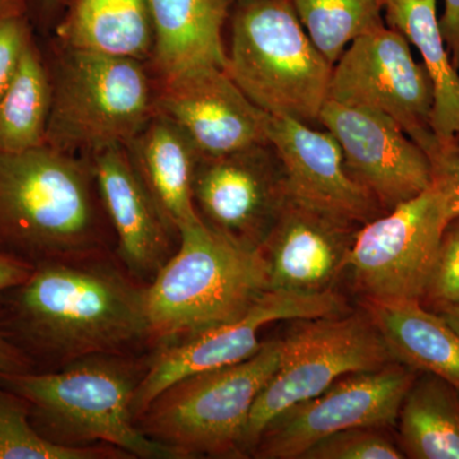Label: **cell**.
<instances>
[{"mask_svg": "<svg viewBox=\"0 0 459 459\" xmlns=\"http://www.w3.org/2000/svg\"><path fill=\"white\" fill-rule=\"evenodd\" d=\"M421 301L435 312L459 301V217L444 229L433 274Z\"/></svg>", "mask_w": 459, "mask_h": 459, "instance_id": "obj_29", "label": "cell"}, {"mask_svg": "<svg viewBox=\"0 0 459 459\" xmlns=\"http://www.w3.org/2000/svg\"><path fill=\"white\" fill-rule=\"evenodd\" d=\"M108 446H65L33 428L26 401L0 383V459H131Z\"/></svg>", "mask_w": 459, "mask_h": 459, "instance_id": "obj_27", "label": "cell"}, {"mask_svg": "<svg viewBox=\"0 0 459 459\" xmlns=\"http://www.w3.org/2000/svg\"><path fill=\"white\" fill-rule=\"evenodd\" d=\"M301 25L323 56L336 65L356 39L383 25L380 0H291Z\"/></svg>", "mask_w": 459, "mask_h": 459, "instance_id": "obj_26", "label": "cell"}, {"mask_svg": "<svg viewBox=\"0 0 459 459\" xmlns=\"http://www.w3.org/2000/svg\"><path fill=\"white\" fill-rule=\"evenodd\" d=\"M415 379V371L394 361L341 377L322 394L272 420L250 455L301 459L314 444L347 429L394 427Z\"/></svg>", "mask_w": 459, "mask_h": 459, "instance_id": "obj_11", "label": "cell"}, {"mask_svg": "<svg viewBox=\"0 0 459 459\" xmlns=\"http://www.w3.org/2000/svg\"><path fill=\"white\" fill-rule=\"evenodd\" d=\"M225 71L273 117L319 123L333 65L314 47L291 0H235Z\"/></svg>", "mask_w": 459, "mask_h": 459, "instance_id": "obj_5", "label": "cell"}, {"mask_svg": "<svg viewBox=\"0 0 459 459\" xmlns=\"http://www.w3.org/2000/svg\"><path fill=\"white\" fill-rule=\"evenodd\" d=\"M192 193L205 226L253 249H262L289 201L282 165L271 142L198 156Z\"/></svg>", "mask_w": 459, "mask_h": 459, "instance_id": "obj_12", "label": "cell"}, {"mask_svg": "<svg viewBox=\"0 0 459 459\" xmlns=\"http://www.w3.org/2000/svg\"><path fill=\"white\" fill-rule=\"evenodd\" d=\"M33 268L35 267L11 256L0 255V294L25 282Z\"/></svg>", "mask_w": 459, "mask_h": 459, "instance_id": "obj_34", "label": "cell"}, {"mask_svg": "<svg viewBox=\"0 0 459 459\" xmlns=\"http://www.w3.org/2000/svg\"><path fill=\"white\" fill-rule=\"evenodd\" d=\"M32 39L33 27L26 14L0 17V98L13 81Z\"/></svg>", "mask_w": 459, "mask_h": 459, "instance_id": "obj_31", "label": "cell"}, {"mask_svg": "<svg viewBox=\"0 0 459 459\" xmlns=\"http://www.w3.org/2000/svg\"><path fill=\"white\" fill-rule=\"evenodd\" d=\"M449 221L443 195L430 184L359 228L344 272L364 299L421 301Z\"/></svg>", "mask_w": 459, "mask_h": 459, "instance_id": "obj_9", "label": "cell"}, {"mask_svg": "<svg viewBox=\"0 0 459 459\" xmlns=\"http://www.w3.org/2000/svg\"><path fill=\"white\" fill-rule=\"evenodd\" d=\"M45 143L90 157L126 146L156 113V90L143 62L68 50L54 44ZM44 56V54H42Z\"/></svg>", "mask_w": 459, "mask_h": 459, "instance_id": "obj_6", "label": "cell"}, {"mask_svg": "<svg viewBox=\"0 0 459 459\" xmlns=\"http://www.w3.org/2000/svg\"><path fill=\"white\" fill-rule=\"evenodd\" d=\"M439 314L459 333V301L458 303L443 307V309L439 310Z\"/></svg>", "mask_w": 459, "mask_h": 459, "instance_id": "obj_37", "label": "cell"}, {"mask_svg": "<svg viewBox=\"0 0 459 459\" xmlns=\"http://www.w3.org/2000/svg\"><path fill=\"white\" fill-rule=\"evenodd\" d=\"M404 457L459 459V392L425 374L413 382L397 420Z\"/></svg>", "mask_w": 459, "mask_h": 459, "instance_id": "obj_24", "label": "cell"}, {"mask_svg": "<svg viewBox=\"0 0 459 459\" xmlns=\"http://www.w3.org/2000/svg\"><path fill=\"white\" fill-rule=\"evenodd\" d=\"M430 161L431 184L442 193L449 220L459 217V141L435 140L425 150Z\"/></svg>", "mask_w": 459, "mask_h": 459, "instance_id": "obj_30", "label": "cell"}, {"mask_svg": "<svg viewBox=\"0 0 459 459\" xmlns=\"http://www.w3.org/2000/svg\"><path fill=\"white\" fill-rule=\"evenodd\" d=\"M133 166L172 228L201 221L193 204V174L198 153L186 135L155 113L126 146Z\"/></svg>", "mask_w": 459, "mask_h": 459, "instance_id": "obj_22", "label": "cell"}, {"mask_svg": "<svg viewBox=\"0 0 459 459\" xmlns=\"http://www.w3.org/2000/svg\"><path fill=\"white\" fill-rule=\"evenodd\" d=\"M268 140L280 157L289 201L356 226L385 213L369 190L352 179L342 148L328 131L271 117Z\"/></svg>", "mask_w": 459, "mask_h": 459, "instance_id": "obj_16", "label": "cell"}, {"mask_svg": "<svg viewBox=\"0 0 459 459\" xmlns=\"http://www.w3.org/2000/svg\"><path fill=\"white\" fill-rule=\"evenodd\" d=\"M457 138H458V141H459V137H457Z\"/></svg>", "mask_w": 459, "mask_h": 459, "instance_id": "obj_39", "label": "cell"}, {"mask_svg": "<svg viewBox=\"0 0 459 459\" xmlns=\"http://www.w3.org/2000/svg\"><path fill=\"white\" fill-rule=\"evenodd\" d=\"M369 316L392 360L446 380L459 392V333L420 300H369Z\"/></svg>", "mask_w": 459, "mask_h": 459, "instance_id": "obj_20", "label": "cell"}, {"mask_svg": "<svg viewBox=\"0 0 459 459\" xmlns=\"http://www.w3.org/2000/svg\"><path fill=\"white\" fill-rule=\"evenodd\" d=\"M270 290L262 249L241 246L198 221L179 229L174 255L148 285L153 347L244 318Z\"/></svg>", "mask_w": 459, "mask_h": 459, "instance_id": "obj_4", "label": "cell"}, {"mask_svg": "<svg viewBox=\"0 0 459 459\" xmlns=\"http://www.w3.org/2000/svg\"><path fill=\"white\" fill-rule=\"evenodd\" d=\"M346 303L337 292L303 295L268 291L244 318L208 329L178 342L155 347L147 358L134 400L135 421L157 395L184 377L247 360L261 349L259 333L279 320L342 316Z\"/></svg>", "mask_w": 459, "mask_h": 459, "instance_id": "obj_13", "label": "cell"}, {"mask_svg": "<svg viewBox=\"0 0 459 459\" xmlns=\"http://www.w3.org/2000/svg\"><path fill=\"white\" fill-rule=\"evenodd\" d=\"M89 157L42 144L0 152V255L36 267L114 252Z\"/></svg>", "mask_w": 459, "mask_h": 459, "instance_id": "obj_2", "label": "cell"}, {"mask_svg": "<svg viewBox=\"0 0 459 459\" xmlns=\"http://www.w3.org/2000/svg\"><path fill=\"white\" fill-rule=\"evenodd\" d=\"M359 228L287 201L262 247L271 291H333Z\"/></svg>", "mask_w": 459, "mask_h": 459, "instance_id": "obj_18", "label": "cell"}, {"mask_svg": "<svg viewBox=\"0 0 459 459\" xmlns=\"http://www.w3.org/2000/svg\"><path fill=\"white\" fill-rule=\"evenodd\" d=\"M155 108L186 135L198 156L225 155L270 142V115L220 66L159 83Z\"/></svg>", "mask_w": 459, "mask_h": 459, "instance_id": "obj_15", "label": "cell"}, {"mask_svg": "<svg viewBox=\"0 0 459 459\" xmlns=\"http://www.w3.org/2000/svg\"><path fill=\"white\" fill-rule=\"evenodd\" d=\"M228 2H230V3H234V2H235V0H228Z\"/></svg>", "mask_w": 459, "mask_h": 459, "instance_id": "obj_38", "label": "cell"}, {"mask_svg": "<svg viewBox=\"0 0 459 459\" xmlns=\"http://www.w3.org/2000/svg\"><path fill=\"white\" fill-rule=\"evenodd\" d=\"M319 123L342 148L344 166L388 212L431 184L430 161L391 117L327 100Z\"/></svg>", "mask_w": 459, "mask_h": 459, "instance_id": "obj_14", "label": "cell"}, {"mask_svg": "<svg viewBox=\"0 0 459 459\" xmlns=\"http://www.w3.org/2000/svg\"><path fill=\"white\" fill-rule=\"evenodd\" d=\"M50 105L49 72L33 38L0 98V152H22L45 144Z\"/></svg>", "mask_w": 459, "mask_h": 459, "instance_id": "obj_25", "label": "cell"}, {"mask_svg": "<svg viewBox=\"0 0 459 459\" xmlns=\"http://www.w3.org/2000/svg\"><path fill=\"white\" fill-rule=\"evenodd\" d=\"M440 32L451 54L453 65L459 71V0H444V13L439 20Z\"/></svg>", "mask_w": 459, "mask_h": 459, "instance_id": "obj_32", "label": "cell"}, {"mask_svg": "<svg viewBox=\"0 0 459 459\" xmlns=\"http://www.w3.org/2000/svg\"><path fill=\"white\" fill-rule=\"evenodd\" d=\"M90 160L113 230L115 255L135 279L150 285L177 250L179 232L144 186L126 146L107 148Z\"/></svg>", "mask_w": 459, "mask_h": 459, "instance_id": "obj_17", "label": "cell"}, {"mask_svg": "<svg viewBox=\"0 0 459 459\" xmlns=\"http://www.w3.org/2000/svg\"><path fill=\"white\" fill-rule=\"evenodd\" d=\"M379 428H353L319 440L301 459H403Z\"/></svg>", "mask_w": 459, "mask_h": 459, "instance_id": "obj_28", "label": "cell"}, {"mask_svg": "<svg viewBox=\"0 0 459 459\" xmlns=\"http://www.w3.org/2000/svg\"><path fill=\"white\" fill-rule=\"evenodd\" d=\"M294 322L281 340L279 367L250 412L244 437L247 457L264 428L289 407L316 397L341 377L394 362L364 310Z\"/></svg>", "mask_w": 459, "mask_h": 459, "instance_id": "obj_8", "label": "cell"}, {"mask_svg": "<svg viewBox=\"0 0 459 459\" xmlns=\"http://www.w3.org/2000/svg\"><path fill=\"white\" fill-rule=\"evenodd\" d=\"M25 14L22 0H0V17Z\"/></svg>", "mask_w": 459, "mask_h": 459, "instance_id": "obj_36", "label": "cell"}, {"mask_svg": "<svg viewBox=\"0 0 459 459\" xmlns=\"http://www.w3.org/2000/svg\"><path fill=\"white\" fill-rule=\"evenodd\" d=\"M114 253L42 263L0 294V331L31 370L150 344L148 285Z\"/></svg>", "mask_w": 459, "mask_h": 459, "instance_id": "obj_1", "label": "cell"}, {"mask_svg": "<svg viewBox=\"0 0 459 459\" xmlns=\"http://www.w3.org/2000/svg\"><path fill=\"white\" fill-rule=\"evenodd\" d=\"M147 358L86 356L50 371H0V383L26 401L39 434L65 446H108L132 458L178 459L135 424L133 400Z\"/></svg>", "mask_w": 459, "mask_h": 459, "instance_id": "obj_3", "label": "cell"}, {"mask_svg": "<svg viewBox=\"0 0 459 459\" xmlns=\"http://www.w3.org/2000/svg\"><path fill=\"white\" fill-rule=\"evenodd\" d=\"M388 27L418 48L433 83L431 129L437 141L459 137V74L440 32L437 0H380Z\"/></svg>", "mask_w": 459, "mask_h": 459, "instance_id": "obj_23", "label": "cell"}, {"mask_svg": "<svg viewBox=\"0 0 459 459\" xmlns=\"http://www.w3.org/2000/svg\"><path fill=\"white\" fill-rule=\"evenodd\" d=\"M54 44L124 59H151L155 45L147 0H65Z\"/></svg>", "mask_w": 459, "mask_h": 459, "instance_id": "obj_21", "label": "cell"}, {"mask_svg": "<svg viewBox=\"0 0 459 459\" xmlns=\"http://www.w3.org/2000/svg\"><path fill=\"white\" fill-rule=\"evenodd\" d=\"M328 100L386 115L424 151L437 140L427 68L416 62L409 40L385 23L344 50L332 71Z\"/></svg>", "mask_w": 459, "mask_h": 459, "instance_id": "obj_10", "label": "cell"}, {"mask_svg": "<svg viewBox=\"0 0 459 459\" xmlns=\"http://www.w3.org/2000/svg\"><path fill=\"white\" fill-rule=\"evenodd\" d=\"M31 370L25 356L0 331V371L16 373V371Z\"/></svg>", "mask_w": 459, "mask_h": 459, "instance_id": "obj_35", "label": "cell"}, {"mask_svg": "<svg viewBox=\"0 0 459 459\" xmlns=\"http://www.w3.org/2000/svg\"><path fill=\"white\" fill-rule=\"evenodd\" d=\"M152 21V66L159 83L205 68H225L222 31L228 0H147Z\"/></svg>", "mask_w": 459, "mask_h": 459, "instance_id": "obj_19", "label": "cell"}, {"mask_svg": "<svg viewBox=\"0 0 459 459\" xmlns=\"http://www.w3.org/2000/svg\"><path fill=\"white\" fill-rule=\"evenodd\" d=\"M281 340L247 360L184 377L148 404L135 424L178 459L246 458L250 412L279 367Z\"/></svg>", "mask_w": 459, "mask_h": 459, "instance_id": "obj_7", "label": "cell"}, {"mask_svg": "<svg viewBox=\"0 0 459 459\" xmlns=\"http://www.w3.org/2000/svg\"><path fill=\"white\" fill-rule=\"evenodd\" d=\"M26 17L32 27L48 30L56 25L65 0H22Z\"/></svg>", "mask_w": 459, "mask_h": 459, "instance_id": "obj_33", "label": "cell"}]
</instances>
